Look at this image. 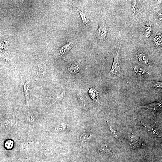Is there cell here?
Here are the masks:
<instances>
[{"mask_svg": "<svg viewBox=\"0 0 162 162\" xmlns=\"http://www.w3.org/2000/svg\"><path fill=\"white\" fill-rule=\"evenodd\" d=\"M121 45L117 48L113 57V62L111 70L110 71L111 75H116L120 73L121 66L119 61V54Z\"/></svg>", "mask_w": 162, "mask_h": 162, "instance_id": "1", "label": "cell"}, {"mask_svg": "<svg viewBox=\"0 0 162 162\" xmlns=\"http://www.w3.org/2000/svg\"><path fill=\"white\" fill-rule=\"evenodd\" d=\"M108 33V28L104 23H101L96 33L97 38L99 40H103L105 38Z\"/></svg>", "mask_w": 162, "mask_h": 162, "instance_id": "2", "label": "cell"}, {"mask_svg": "<svg viewBox=\"0 0 162 162\" xmlns=\"http://www.w3.org/2000/svg\"><path fill=\"white\" fill-rule=\"evenodd\" d=\"M73 42L70 41L62 46L59 50L57 56H61L69 52L74 46Z\"/></svg>", "mask_w": 162, "mask_h": 162, "instance_id": "3", "label": "cell"}, {"mask_svg": "<svg viewBox=\"0 0 162 162\" xmlns=\"http://www.w3.org/2000/svg\"><path fill=\"white\" fill-rule=\"evenodd\" d=\"M77 9L80 14L84 27L86 29L89 26L90 19L88 15L82 9L77 7Z\"/></svg>", "mask_w": 162, "mask_h": 162, "instance_id": "4", "label": "cell"}, {"mask_svg": "<svg viewBox=\"0 0 162 162\" xmlns=\"http://www.w3.org/2000/svg\"><path fill=\"white\" fill-rule=\"evenodd\" d=\"M136 57L139 62L145 65H149V59L146 54L143 51L139 50L136 54Z\"/></svg>", "mask_w": 162, "mask_h": 162, "instance_id": "5", "label": "cell"}, {"mask_svg": "<svg viewBox=\"0 0 162 162\" xmlns=\"http://www.w3.org/2000/svg\"><path fill=\"white\" fill-rule=\"evenodd\" d=\"M81 66V63L79 61L75 62L69 66L68 69L70 73L75 74L79 71Z\"/></svg>", "mask_w": 162, "mask_h": 162, "instance_id": "6", "label": "cell"}, {"mask_svg": "<svg viewBox=\"0 0 162 162\" xmlns=\"http://www.w3.org/2000/svg\"><path fill=\"white\" fill-rule=\"evenodd\" d=\"M153 30V26L152 23L147 22L144 28V34L146 39L148 38L152 34Z\"/></svg>", "mask_w": 162, "mask_h": 162, "instance_id": "7", "label": "cell"}, {"mask_svg": "<svg viewBox=\"0 0 162 162\" xmlns=\"http://www.w3.org/2000/svg\"><path fill=\"white\" fill-rule=\"evenodd\" d=\"M130 145L134 148H139L141 146V141L139 138L136 136H131L130 137Z\"/></svg>", "mask_w": 162, "mask_h": 162, "instance_id": "8", "label": "cell"}, {"mask_svg": "<svg viewBox=\"0 0 162 162\" xmlns=\"http://www.w3.org/2000/svg\"><path fill=\"white\" fill-rule=\"evenodd\" d=\"M144 107L146 109L158 112L160 111L161 109L162 103L160 102H157L144 106Z\"/></svg>", "mask_w": 162, "mask_h": 162, "instance_id": "9", "label": "cell"}, {"mask_svg": "<svg viewBox=\"0 0 162 162\" xmlns=\"http://www.w3.org/2000/svg\"><path fill=\"white\" fill-rule=\"evenodd\" d=\"M153 43L155 46L157 47H161L162 44L161 33H158L155 35L153 38Z\"/></svg>", "mask_w": 162, "mask_h": 162, "instance_id": "10", "label": "cell"}, {"mask_svg": "<svg viewBox=\"0 0 162 162\" xmlns=\"http://www.w3.org/2000/svg\"><path fill=\"white\" fill-rule=\"evenodd\" d=\"M89 94L93 99L97 103L100 104L101 101L98 93L94 89H91L89 91Z\"/></svg>", "mask_w": 162, "mask_h": 162, "instance_id": "11", "label": "cell"}, {"mask_svg": "<svg viewBox=\"0 0 162 162\" xmlns=\"http://www.w3.org/2000/svg\"><path fill=\"white\" fill-rule=\"evenodd\" d=\"M37 71V75L39 77L44 76L46 72L45 65L43 63L39 64L38 65Z\"/></svg>", "mask_w": 162, "mask_h": 162, "instance_id": "12", "label": "cell"}, {"mask_svg": "<svg viewBox=\"0 0 162 162\" xmlns=\"http://www.w3.org/2000/svg\"><path fill=\"white\" fill-rule=\"evenodd\" d=\"M29 83L28 81L26 82L24 86V91L25 93L26 100L27 105H28L29 99Z\"/></svg>", "mask_w": 162, "mask_h": 162, "instance_id": "13", "label": "cell"}, {"mask_svg": "<svg viewBox=\"0 0 162 162\" xmlns=\"http://www.w3.org/2000/svg\"><path fill=\"white\" fill-rule=\"evenodd\" d=\"M133 70L135 73L140 76L143 75L146 73L145 70L139 65H135L133 67Z\"/></svg>", "mask_w": 162, "mask_h": 162, "instance_id": "14", "label": "cell"}, {"mask_svg": "<svg viewBox=\"0 0 162 162\" xmlns=\"http://www.w3.org/2000/svg\"><path fill=\"white\" fill-rule=\"evenodd\" d=\"M91 134L86 133H83L80 136V141L81 143L87 142L91 139Z\"/></svg>", "mask_w": 162, "mask_h": 162, "instance_id": "15", "label": "cell"}, {"mask_svg": "<svg viewBox=\"0 0 162 162\" xmlns=\"http://www.w3.org/2000/svg\"><path fill=\"white\" fill-rule=\"evenodd\" d=\"M137 1H134L132 4L131 6V10L133 11V15H135L137 13L138 8H139V4Z\"/></svg>", "mask_w": 162, "mask_h": 162, "instance_id": "16", "label": "cell"}, {"mask_svg": "<svg viewBox=\"0 0 162 162\" xmlns=\"http://www.w3.org/2000/svg\"><path fill=\"white\" fill-rule=\"evenodd\" d=\"M108 127H109L110 130L111 131V133L113 135V136L115 137L116 139H118V140L122 141V140L121 139L119 136L117 135V134L116 132L115 131H114L113 129L112 128L111 126L109 125V124H107Z\"/></svg>", "mask_w": 162, "mask_h": 162, "instance_id": "17", "label": "cell"}, {"mask_svg": "<svg viewBox=\"0 0 162 162\" xmlns=\"http://www.w3.org/2000/svg\"><path fill=\"white\" fill-rule=\"evenodd\" d=\"M100 151L103 153L107 154H112L113 152L111 150L109 147L105 146L102 148Z\"/></svg>", "mask_w": 162, "mask_h": 162, "instance_id": "18", "label": "cell"}, {"mask_svg": "<svg viewBox=\"0 0 162 162\" xmlns=\"http://www.w3.org/2000/svg\"><path fill=\"white\" fill-rule=\"evenodd\" d=\"M67 125L63 123L59 125L57 127V129L59 131H63L66 128Z\"/></svg>", "mask_w": 162, "mask_h": 162, "instance_id": "19", "label": "cell"}, {"mask_svg": "<svg viewBox=\"0 0 162 162\" xmlns=\"http://www.w3.org/2000/svg\"><path fill=\"white\" fill-rule=\"evenodd\" d=\"M162 86V83L161 82H159L155 83L153 86L154 87L156 88H159L161 87Z\"/></svg>", "mask_w": 162, "mask_h": 162, "instance_id": "20", "label": "cell"}, {"mask_svg": "<svg viewBox=\"0 0 162 162\" xmlns=\"http://www.w3.org/2000/svg\"><path fill=\"white\" fill-rule=\"evenodd\" d=\"M28 121H29L32 122L34 121V118L32 115H29L27 117Z\"/></svg>", "mask_w": 162, "mask_h": 162, "instance_id": "21", "label": "cell"}, {"mask_svg": "<svg viewBox=\"0 0 162 162\" xmlns=\"http://www.w3.org/2000/svg\"><path fill=\"white\" fill-rule=\"evenodd\" d=\"M159 17L160 21H162V13H160L159 14Z\"/></svg>", "mask_w": 162, "mask_h": 162, "instance_id": "22", "label": "cell"}]
</instances>
